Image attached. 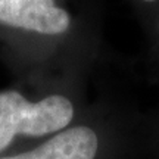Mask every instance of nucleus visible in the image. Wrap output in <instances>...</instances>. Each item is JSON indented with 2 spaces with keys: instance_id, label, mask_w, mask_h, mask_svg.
<instances>
[{
  "instance_id": "1",
  "label": "nucleus",
  "mask_w": 159,
  "mask_h": 159,
  "mask_svg": "<svg viewBox=\"0 0 159 159\" xmlns=\"http://www.w3.org/2000/svg\"><path fill=\"white\" fill-rule=\"evenodd\" d=\"M75 109L62 94H50L31 102L16 90L0 91V153L16 136L41 137L65 130Z\"/></svg>"
},
{
  "instance_id": "2",
  "label": "nucleus",
  "mask_w": 159,
  "mask_h": 159,
  "mask_svg": "<svg viewBox=\"0 0 159 159\" xmlns=\"http://www.w3.org/2000/svg\"><path fill=\"white\" fill-rule=\"evenodd\" d=\"M0 24L35 34L61 35L71 27V16L56 0H0Z\"/></svg>"
},
{
  "instance_id": "3",
  "label": "nucleus",
  "mask_w": 159,
  "mask_h": 159,
  "mask_svg": "<svg viewBox=\"0 0 159 159\" xmlns=\"http://www.w3.org/2000/svg\"><path fill=\"white\" fill-rule=\"evenodd\" d=\"M99 137L91 127L75 125L56 133L37 148L0 159H96Z\"/></svg>"
},
{
  "instance_id": "4",
  "label": "nucleus",
  "mask_w": 159,
  "mask_h": 159,
  "mask_svg": "<svg viewBox=\"0 0 159 159\" xmlns=\"http://www.w3.org/2000/svg\"><path fill=\"white\" fill-rule=\"evenodd\" d=\"M142 2H144V3H152V2H156V0H142Z\"/></svg>"
}]
</instances>
